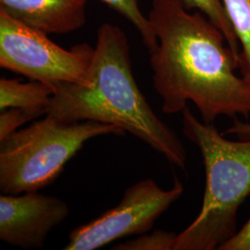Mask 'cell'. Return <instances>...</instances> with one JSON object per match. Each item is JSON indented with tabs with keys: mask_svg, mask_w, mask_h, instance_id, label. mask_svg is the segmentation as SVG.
Masks as SVG:
<instances>
[{
	"mask_svg": "<svg viewBox=\"0 0 250 250\" xmlns=\"http://www.w3.org/2000/svg\"><path fill=\"white\" fill-rule=\"evenodd\" d=\"M147 18L158 38L152 81L165 113L182 112L191 101L206 124L250 116V83L235 73L239 57L218 27L182 0H152Z\"/></svg>",
	"mask_w": 250,
	"mask_h": 250,
	"instance_id": "obj_1",
	"label": "cell"
},
{
	"mask_svg": "<svg viewBox=\"0 0 250 250\" xmlns=\"http://www.w3.org/2000/svg\"><path fill=\"white\" fill-rule=\"evenodd\" d=\"M91 86L60 83L46 115L66 123L93 121L115 125L185 169L186 147L154 112L134 80L130 46L120 27L103 23L90 66Z\"/></svg>",
	"mask_w": 250,
	"mask_h": 250,
	"instance_id": "obj_2",
	"label": "cell"
},
{
	"mask_svg": "<svg viewBox=\"0 0 250 250\" xmlns=\"http://www.w3.org/2000/svg\"><path fill=\"white\" fill-rule=\"evenodd\" d=\"M182 126L201 153L206 185L200 211L178 233L174 250H220L236 232L237 212L250 195V138H225L188 107L182 111Z\"/></svg>",
	"mask_w": 250,
	"mask_h": 250,
	"instance_id": "obj_3",
	"label": "cell"
},
{
	"mask_svg": "<svg viewBox=\"0 0 250 250\" xmlns=\"http://www.w3.org/2000/svg\"><path fill=\"white\" fill-rule=\"evenodd\" d=\"M124 136L115 125L85 121L66 123L46 115L0 140V190L6 195L39 191L50 186L88 140Z\"/></svg>",
	"mask_w": 250,
	"mask_h": 250,
	"instance_id": "obj_4",
	"label": "cell"
},
{
	"mask_svg": "<svg viewBox=\"0 0 250 250\" xmlns=\"http://www.w3.org/2000/svg\"><path fill=\"white\" fill-rule=\"evenodd\" d=\"M94 49L87 44L67 50L47 34L27 26L0 10V67L55 87L75 83L90 87Z\"/></svg>",
	"mask_w": 250,
	"mask_h": 250,
	"instance_id": "obj_5",
	"label": "cell"
},
{
	"mask_svg": "<svg viewBox=\"0 0 250 250\" xmlns=\"http://www.w3.org/2000/svg\"><path fill=\"white\" fill-rule=\"evenodd\" d=\"M184 192L177 177L168 190L159 187L153 179H143L125 190L115 208L72 230L64 250H98L118 239L149 232Z\"/></svg>",
	"mask_w": 250,
	"mask_h": 250,
	"instance_id": "obj_6",
	"label": "cell"
},
{
	"mask_svg": "<svg viewBox=\"0 0 250 250\" xmlns=\"http://www.w3.org/2000/svg\"><path fill=\"white\" fill-rule=\"evenodd\" d=\"M70 214L67 203L36 192L0 197V240L24 250L41 249Z\"/></svg>",
	"mask_w": 250,
	"mask_h": 250,
	"instance_id": "obj_7",
	"label": "cell"
},
{
	"mask_svg": "<svg viewBox=\"0 0 250 250\" xmlns=\"http://www.w3.org/2000/svg\"><path fill=\"white\" fill-rule=\"evenodd\" d=\"M88 0H0V10L45 34L72 33L86 22Z\"/></svg>",
	"mask_w": 250,
	"mask_h": 250,
	"instance_id": "obj_8",
	"label": "cell"
},
{
	"mask_svg": "<svg viewBox=\"0 0 250 250\" xmlns=\"http://www.w3.org/2000/svg\"><path fill=\"white\" fill-rule=\"evenodd\" d=\"M55 93L52 86L37 81L21 83L17 79H0V110L10 107L26 109L42 116L47 113Z\"/></svg>",
	"mask_w": 250,
	"mask_h": 250,
	"instance_id": "obj_9",
	"label": "cell"
},
{
	"mask_svg": "<svg viewBox=\"0 0 250 250\" xmlns=\"http://www.w3.org/2000/svg\"><path fill=\"white\" fill-rule=\"evenodd\" d=\"M239 43L241 76L250 83V0H223Z\"/></svg>",
	"mask_w": 250,
	"mask_h": 250,
	"instance_id": "obj_10",
	"label": "cell"
},
{
	"mask_svg": "<svg viewBox=\"0 0 250 250\" xmlns=\"http://www.w3.org/2000/svg\"><path fill=\"white\" fill-rule=\"evenodd\" d=\"M184 5L190 9H197L214 25L218 27L226 38L227 44L239 57V43L233 31L231 21L224 8L223 0H182Z\"/></svg>",
	"mask_w": 250,
	"mask_h": 250,
	"instance_id": "obj_11",
	"label": "cell"
},
{
	"mask_svg": "<svg viewBox=\"0 0 250 250\" xmlns=\"http://www.w3.org/2000/svg\"><path fill=\"white\" fill-rule=\"evenodd\" d=\"M111 9H115L122 16L127 19L139 32L144 44L149 53L158 46V38L155 35L149 20L139 9L137 0H101Z\"/></svg>",
	"mask_w": 250,
	"mask_h": 250,
	"instance_id": "obj_12",
	"label": "cell"
},
{
	"mask_svg": "<svg viewBox=\"0 0 250 250\" xmlns=\"http://www.w3.org/2000/svg\"><path fill=\"white\" fill-rule=\"evenodd\" d=\"M178 233L155 230L115 245L114 250H174Z\"/></svg>",
	"mask_w": 250,
	"mask_h": 250,
	"instance_id": "obj_13",
	"label": "cell"
},
{
	"mask_svg": "<svg viewBox=\"0 0 250 250\" xmlns=\"http://www.w3.org/2000/svg\"><path fill=\"white\" fill-rule=\"evenodd\" d=\"M38 115L26 109L10 107L1 111L0 114V140L17 131L19 127L27 122L35 120Z\"/></svg>",
	"mask_w": 250,
	"mask_h": 250,
	"instance_id": "obj_14",
	"label": "cell"
},
{
	"mask_svg": "<svg viewBox=\"0 0 250 250\" xmlns=\"http://www.w3.org/2000/svg\"><path fill=\"white\" fill-rule=\"evenodd\" d=\"M219 250H250V217L241 229L236 231Z\"/></svg>",
	"mask_w": 250,
	"mask_h": 250,
	"instance_id": "obj_15",
	"label": "cell"
},
{
	"mask_svg": "<svg viewBox=\"0 0 250 250\" xmlns=\"http://www.w3.org/2000/svg\"><path fill=\"white\" fill-rule=\"evenodd\" d=\"M223 134L224 135H236L239 139H250V124L235 119L232 125L227 128Z\"/></svg>",
	"mask_w": 250,
	"mask_h": 250,
	"instance_id": "obj_16",
	"label": "cell"
}]
</instances>
